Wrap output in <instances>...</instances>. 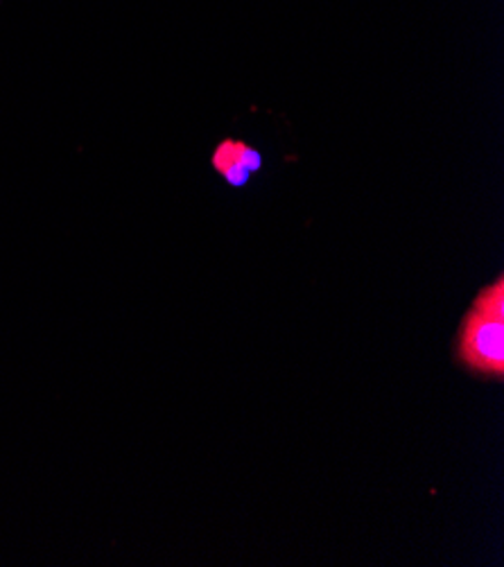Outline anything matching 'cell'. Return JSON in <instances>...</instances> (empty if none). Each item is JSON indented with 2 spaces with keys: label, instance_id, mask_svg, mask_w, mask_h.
Wrapping results in <instances>:
<instances>
[{
  "label": "cell",
  "instance_id": "cell-2",
  "mask_svg": "<svg viewBox=\"0 0 504 567\" xmlns=\"http://www.w3.org/2000/svg\"><path fill=\"white\" fill-rule=\"evenodd\" d=\"M210 165L232 188H245L263 169V154L245 141L224 138L215 147Z\"/></svg>",
  "mask_w": 504,
  "mask_h": 567
},
{
  "label": "cell",
  "instance_id": "cell-1",
  "mask_svg": "<svg viewBox=\"0 0 504 567\" xmlns=\"http://www.w3.org/2000/svg\"><path fill=\"white\" fill-rule=\"evenodd\" d=\"M460 360L477 373H504V319L475 310L466 315L460 334Z\"/></svg>",
  "mask_w": 504,
  "mask_h": 567
},
{
  "label": "cell",
  "instance_id": "cell-3",
  "mask_svg": "<svg viewBox=\"0 0 504 567\" xmlns=\"http://www.w3.org/2000/svg\"><path fill=\"white\" fill-rule=\"evenodd\" d=\"M473 308L504 319V280L497 278V280L493 282V286L484 288L482 295L475 299Z\"/></svg>",
  "mask_w": 504,
  "mask_h": 567
}]
</instances>
